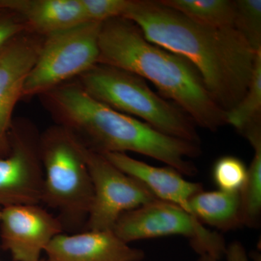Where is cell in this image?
I'll return each instance as SVG.
<instances>
[{"label":"cell","mask_w":261,"mask_h":261,"mask_svg":"<svg viewBox=\"0 0 261 261\" xmlns=\"http://www.w3.org/2000/svg\"><path fill=\"white\" fill-rule=\"evenodd\" d=\"M43 182L40 142L17 136L10 153L0 158V207L39 205Z\"/></svg>","instance_id":"obj_10"},{"label":"cell","mask_w":261,"mask_h":261,"mask_svg":"<svg viewBox=\"0 0 261 261\" xmlns=\"http://www.w3.org/2000/svg\"><path fill=\"white\" fill-rule=\"evenodd\" d=\"M51 97L66 128L84 135L89 148L101 154L136 152L161 161L182 175L197 174L190 159L200 155V145L165 135L145 122L118 112L80 86L57 87Z\"/></svg>","instance_id":"obj_3"},{"label":"cell","mask_w":261,"mask_h":261,"mask_svg":"<svg viewBox=\"0 0 261 261\" xmlns=\"http://www.w3.org/2000/svg\"><path fill=\"white\" fill-rule=\"evenodd\" d=\"M102 154L116 167L142 183L156 199L177 205L188 213L190 199L203 190L202 184L188 181L181 173L168 166L155 167L126 153Z\"/></svg>","instance_id":"obj_13"},{"label":"cell","mask_w":261,"mask_h":261,"mask_svg":"<svg viewBox=\"0 0 261 261\" xmlns=\"http://www.w3.org/2000/svg\"><path fill=\"white\" fill-rule=\"evenodd\" d=\"M1 216H2V207H0V219H1Z\"/></svg>","instance_id":"obj_25"},{"label":"cell","mask_w":261,"mask_h":261,"mask_svg":"<svg viewBox=\"0 0 261 261\" xmlns=\"http://www.w3.org/2000/svg\"><path fill=\"white\" fill-rule=\"evenodd\" d=\"M121 17L135 23L149 42L190 61L226 112L246 94L260 51L254 50L234 27L196 23L161 0H128Z\"/></svg>","instance_id":"obj_1"},{"label":"cell","mask_w":261,"mask_h":261,"mask_svg":"<svg viewBox=\"0 0 261 261\" xmlns=\"http://www.w3.org/2000/svg\"><path fill=\"white\" fill-rule=\"evenodd\" d=\"M189 210L202 224L221 231H231L243 226L240 192L202 190L190 199Z\"/></svg>","instance_id":"obj_15"},{"label":"cell","mask_w":261,"mask_h":261,"mask_svg":"<svg viewBox=\"0 0 261 261\" xmlns=\"http://www.w3.org/2000/svg\"><path fill=\"white\" fill-rule=\"evenodd\" d=\"M80 76L81 87L99 102L140 118L165 135L200 145L192 118L174 103L154 92L139 75L97 64Z\"/></svg>","instance_id":"obj_5"},{"label":"cell","mask_w":261,"mask_h":261,"mask_svg":"<svg viewBox=\"0 0 261 261\" xmlns=\"http://www.w3.org/2000/svg\"><path fill=\"white\" fill-rule=\"evenodd\" d=\"M197 261H219L217 260V259L215 258V257L211 256V255H200V257H199L198 260Z\"/></svg>","instance_id":"obj_24"},{"label":"cell","mask_w":261,"mask_h":261,"mask_svg":"<svg viewBox=\"0 0 261 261\" xmlns=\"http://www.w3.org/2000/svg\"><path fill=\"white\" fill-rule=\"evenodd\" d=\"M39 261H46L45 260H40Z\"/></svg>","instance_id":"obj_26"},{"label":"cell","mask_w":261,"mask_h":261,"mask_svg":"<svg viewBox=\"0 0 261 261\" xmlns=\"http://www.w3.org/2000/svg\"><path fill=\"white\" fill-rule=\"evenodd\" d=\"M0 10L16 13L27 29L46 37L88 22L81 0H0Z\"/></svg>","instance_id":"obj_14"},{"label":"cell","mask_w":261,"mask_h":261,"mask_svg":"<svg viewBox=\"0 0 261 261\" xmlns=\"http://www.w3.org/2000/svg\"><path fill=\"white\" fill-rule=\"evenodd\" d=\"M98 45V64L149 81L196 126L216 132L227 124L226 111L207 92L195 67L184 57L149 42L132 20L118 17L103 22Z\"/></svg>","instance_id":"obj_2"},{"label":"cell","mask_w":261,"mask_h":261,"mask_svg":"<svg viewBox=\"0 0 261 261\" xmlns=\"http://www.w3.org/2000/svg\"><path fill=\"white\" fill-rule=\"evenodd\" d=\"M88 22L103 23L121 17L128 0H81Z\"/></svg>","instance_id":"obj_21"},{"label":"cell","mask_w":261,"mask_h":261,"mask_svg":"<svg viewBox=\"0 0 261 261\" xmlns=\"http://www.w3.org/2000/svg\"><path fill=\"white\" fill-rule=\"evenodd\" d=\"M248 173V167L241 159L225 155L215 162L212 178L219 190L227 192H241Z\"/></svg>","instance_id":"obj_20"},{"label":"cell","mask_w":261,"mask_h":261,"mask_svg":"<svg viewBox=\"0 0 261 261\" xmlns=\"http://www.w3.org/2000/svg\"><path fill=\"white\" fill-rule=\"evenodd\" d=\"M196 23L217 28L234 27L235 3L231 0H161Z\"/></svg>","instance_id":"obj_16"},{"label":"cell","mask_w":261,"mask_h":261,"mask_svg":"<svg viewBox=\"0 0 261 261\" xmlns=\"http://www.w3.org/2000/svg\"><path fill=\"white\" fill-rule=\"evenodd\" d=\"M225 257L227 261H250L245 247L238 241L233 242L228 245Z\"/></svg>","instance_id":"obj_23"},{"label":"cell","mask_w":261,"mask_h":261,"mask_svg":"<svg viewBox=\"0 0 261 261\" xmlns=\"http://www.w3.org/2000/svg\"><path fill=\"white\" fill-rule=\"evenodd\" d=\"M86 145L67 128L48 130L40 141L44 182L42 202L55 209L64 230L85 228L93 187Z\"/></svg>","instance_id":"obj_4"},{"label":"cell","mask_w":261,"mask_h":261,"mask_svg":"<svg viewBox=\"0 0 261 261\" xmlns=\"http://www.w3.org/2000/svg\"><path fill=\"white\" fill-rule=\"evenodd\" d=\"M102 23L85 22L47 36L23 86V96L51 90L98 64Z\"/></svg>","instance_id":"obj_6"},{"label":"cell","mask_w":261,"mask_h":261,"mask_svg":"<svg viewBox=\"0 0 261 261\" xmlns=\"http://www.w3.org/2000/svg\"><path fill=\"white\" fill-rule=\"evenodd\" d=\"M113 231L126 243L168 236H182L200 255L221 260L226 251L224 238L185 209L170 202L154 200L122 215Z\"/></svg>","instance_id":"obj_7"},{"label":"cell","mask_w":261,"mask_h":261,"mask_svg":"<svg viewBox=\"0 0 261 261\" xmlns=\"http://www.w3.org/2000/svg\"><path fill=\"white\" fill-rule=\"evenodd\" d=\"M253 159L248 167L245 186L240 192L243 226L257 228L261 221V140L251 145Z\"/></svg>","instance_id":"obj_18"},{"label":"cell","mask_w":261,"mask_h":261,"mask_svg":"<svg viewBox=\"0 0 261 261\" xmlns=\"http://www.w3.org/2000/svg\"><path fill=\"white\" fill-rule=\"evenodd\" d=\"M3 246L14 261H39L51 240L63 233L58 217L37 204L2 207Z\"/></svg>","instance_id":"obj_9"},{"label":"cell","mask_w":261,"mask_h":261,"mask_svg":"<svg viewBox=\"0 0 261 261\" xmlns=\"http://www.w3.org/2000/svg\"><path fill=\"white\" fill-rule=\"evenodd\" d=\"M42 43L22 34L0 55V147L6 142L13 110L23 97L24 83L37 61Z\"/></svg>","instance_id":"obj_12"},{"label":"cell","mask_w":261,"mask_h":261,"mask_svg":"<svg viewBox=\"0 0 261 261\" xmlns=\"http://www.w3.org/2000/svg\"><path fill=\"white\" fill-rule=\"evenodd\" d=\"M25 30L27 25L18 15L8 10H0V55Z\"/></svg>","instance_id":"obj_22"},{"label":"cell","mask_w":261,"mask_h":261,"mask_svg":"<svg viewBox=\"0 0 261 261\" xmlns=\"http://www.w3.org/2000/svg\"><path fill=\"white\" fill-rule=\"evenodd\" d=\"M46 261H142L145 252L130 247L113 230L62 233L44 250Z\"/></svg>","instance_id":"obj_11"},{"label":"cell","mask_w":261,"mask_h":261,"mask_svg":"<svg viewBox=\"0 0 261 261\" xmlns=\"http://www.w3.org/2000/svg\"><path fill=\"white\" fill-rule=\"evenodd\" d=\"M261 51L257 55L251 81L245 95L232 109L226 112V122L242 135L261 121Z\"/></svg>","instance_id":"obj_17"},{"label":"cell","mask_w":261,"mask_h":261,"mask_svg":"<svg viewBox=\"0 0 261 261\" xmlns=\"http://www.w3.org/2000/svg\"><path fill=\"white\" fill-rule=\"evenodd\" d=\"M93 198L85 230H113L125 213L158 200L137 179L116 167L103 154L86 146Z\"/></svg>","instance_id":"obj_8"},{"label":"cell","mask_w":261,"mask_h":261,"mask_svg":"<svg viewBox=\"0 0 261 261\" xmlns=\"http://www.w3.org/2000/svg\"><path fill=\"white\" fill-rule=\"evenodd\" d=\"M233 27L252 49L261 51V1L237 0Z\"/></svg>","instance_id":"obj_19"}]
</instances>
